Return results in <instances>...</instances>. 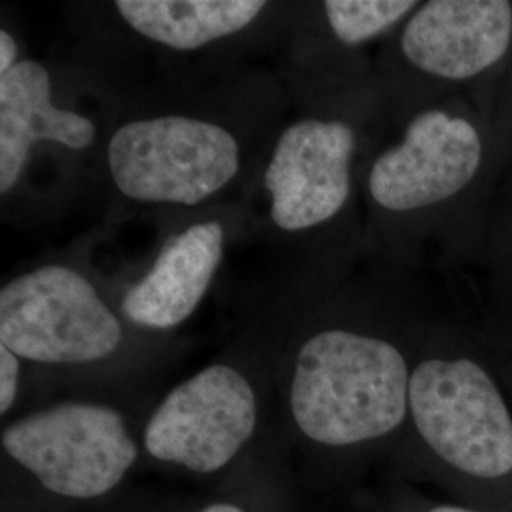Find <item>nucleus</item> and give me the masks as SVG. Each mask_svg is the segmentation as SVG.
I'll return each instance as SVG.
<instances>
[{"label": "nucleus", "instance_id": "3", "mask_svg": "<svg viewBox=\"0 0 512 512\" xmlns=\"http://www.w3.org/2000/svg\"><path fill=\"white\" fill-rule=\"evenodd\" d=\"M488 112L471 99L418 109L368 167L366 192L389 217L427 219L446 258L475 264L490 207L509 175Z\"/></svg>", "mask_w": 512, "mask_h": 512}, {"label": "nucleus", "instance_id": "1", "mask_svg": "<svg viewBox=\"0 0 512 512\" xmlns=\"http://www.w3.org/2000/svg\"><path fill=\"white\" fill-rule=\"evenodd\" d=\"M389 467L391 478L431 482L465 507L512 512V349L471 325L425 336Z\"/></svg>", "mask_w": 512, "mask_h": 512}, {"label": "nucleus", "instance_id": "19", "mask_svg": "<svg viewBox=\"0 0 512 512\" xmlns=\"http://www.w3.org/2000/svg\"><path fill=\"white\" fill-rule=\"evenodd\" d=\"M198 499L188 497H150L137 495L126 497L118 505L103 512H190Z\"/></svg>", "mask_w": 512, "mask_h": 512}, {"label": "nucleus", "instance_id": "17", "mask_svg": "<svg viewBox=\"0 0 512 512\" xmlns=\"http://www.w3.org/2000/svg\"><path fill=\"white\" fill-rule=\"evenodd\" d=\"M490 126L507 164L512 167V57L495 86L490 109Z\"/></svg>", "mask_w": 512, "mask_h": 512}, {"label": "nucleus", "instance_id": "7", "mask_svg": "<svg viewBox=\"0 0 512 512\" xmlns=\"http://www.w3.org/2000/svg\"><path fill=\"white\" fill-rule=\"evenodd\" d=\"M404 65L439 90L440 103L471 99L488 112L512 57V2L429 0L404 19Z\"/></svg>", "mask_w": 512, "mask_h": 512}, {"label": "nucleus", "instance_id": "20", "mask_svg": "<svg viewBox=\"0 0 512 512\" xmlns=\"http://www.w3.org/2000/svg\"><path fill=\"white\" fill-rule=\"evenodd\" d=\"M18 44L6 31L0 33V76L10 73L18 65Z\"/></svg>", "mask_w": 512, "mask_h": 512}, {"label": "nucleus", "instance_id": "12", "mask_svg": "<svg viewBox=\"0 0 512 512\" xmlns=\"http://www.w3.org/2000/svg\"><path fill=\"white\" fill-rule=\"evenodd\" d=\"M118 14L139 35L175 50H196L249 27L262 0H118Z\"/></svg>", "mask_w": 512, "mask_h": 512}, {"label": "nucleus", "instance_id": "11", "mask_svg": "<svg viewBox=\"0 0 512 512\" xmlns=\"http://www.w3.org/2000/svg\"><path fill=\"white\" fill-rule=\"evenodd\" d=\"M95 139L86 116L52 103L50 73L37 61H19L0 76V192L8 194L23 175L37 141L82 150Z\"/></svg>", "mask_w": 512, "mask_h": 512}, {"label": "nucleus", "instance_id": "4", "mask_svg": "<svg viewBox=\"0 0 512 512\" xmlns=\"http://www.w3.org/2000/svg\"><path fill=\"white\" fill-rule=\"evenodd\" d=\"M147 469L141 429L118 406L61 401L0 433L2 512H103Z\"/></svg>", "mask_w": 512, "mask_h": 512}, {"label": "nucleus", "instance_id": "2", "mask_svg": "<svg viewBox=\"0 0 512 512\" xmlns=\"http://www.w3.org/2000/svg\"><path fill=\"white\" fill-rule=\"evenodd\" d=\"M365 325H327L294 349L285 406L300 471L321 490L348 488L391 461L408 423L420 344Z\"/></svg>", "mask_w": 512, "mask_h": 512}, {"label": "nucleus", "instance_id": "13", "mask_svg": "<svg viewBox=\"0 0 512 512\" xmlns=\"http://www.w3.org/2000/svg\"><path fill=\"white\" fill-rule=\"evenodd\" d=\"M473 266L488 306L486 329L512 349V171L497 188Z\"/></svg>", "mask_w": 512, "mask_h": 512}, {"label": "nucleus", "instance_id": "6", "mask_svg": "<svg viewBox=\"0 0 512 512\" xmlns=\"http://www.w3.org/2000/svg\"><path fill=\"white\" fill-rule=\"evenodd\" d=\"M0 346L31 365L92 368L120 357L126 332L84 275L44 266L2 287Z\"/></svg>", "mask_w": 512, "mask_h": 512}, {"label": "nucleus", "instance_id": "18", "mask_svg": "<svg viewBox=\"0 0 512 512\" xmlns=\"http://www.w3.org/2000/svg\"><path fill=\"white\" fill-rule=\"evenodd\" d=\"M23 380V361L10 349L0 346V416L6 418L18 404Z\"/></svg>", "mask_w": 512, "mask_h": 512}, {"label": "nucleus", "instance_id": "10", "mask_svg": "<svg viewBox=\"0 0 512 512\" xmlns=\"http://www.w3.org/2000/svg\"><path fill=\"white\" fill-rule=\"evenodd\" d=\"M224 228L217 220L198 222L175 236L154 266L122 300L129 323L139 329H177L200 306L219 270Z\"/></svg>", "mask_w": 512, "mask_h": 512}, {"label": "nucleus", "instance_id": "9", "mask_svg": "<svg viewBox=\"0 0 512 512\" xmlns=\"http://www.w3.org/2000/svg\"><path fill=\"white\" fill-rule=\"evenodd\" d=\"M355 154L357 129L346 120L306 118L285 129L264 175L275 224L300 232L336 219L351 198Z\"/></svg>", "mask_w": 512, "mask_h": 512}, {"label": "nucleus", "instance_id": "5", "mask_svg": "<svg viewBox=\"0 0 512 512\" xmlns=\"http://www.w3.org/2000/svg\"><path fill=\"white\" fill-rule=\"evenodd\" d=\"M262 397L247 370L213 363L175 385L141 425L147 469L219 486L268 446Z\"/></svg>", "mask_w": 512, "mask_h": 512}, {"label": "nucleus", "instance_id": "8", "mask_svg": "<svg viewBox=\"0 0 512 512\" xmlns=\"http://www.w3.org/2000/svg\"><path fill=\"white\" fill-rule=\"evenodd\" d=\"M107 154L112 181L135 202L198 205L239 171L236 137L188 116L129 122L110 137Z\"/></svg>", "mask_w": 512, "mask_h": 512}, {"label": "nucleus", "instance_id": "15", "mask_svg": "<svg viewBox=\"0 0 512 512\" xmlns=\"http://www.w3.org/2000/svg\"><path fill=\"white\" fill-rule=\"evenodd\" d=\"M416 0H329L323 4L330 31L344 46H361L403 25Z\"/></svg>", "mask_w": 512, "mask_h": 512}, {"label": "nucleus", "instance_id": "16", "mask_svg": "<svg viewBox=\"0 0 512 512\" xmlns=\"http://www.w3.org/2000/svg\"><path fill=\"white\" fill-rule=\"evenodd\" d=\"M378 512H486L465 507L456 501L427 499L412 490L408 482L391 478L389 488L382 494Z\"/></svg>", "mask_w": 512, "mask_h": 512}, {"label": "nucleus", "instance_id": "14", "mask_svg": "<svg viewBox=\"0 0 512 512\" xmlns=\"http://www.w3.org/2000/svg\"><path fill=\"white\" fill-rule=\"evenodd\" d=\"M190 512H302L293 473L281 452L268 446L236 475L198 499Z\"/></svg>", "mask_w": 512, "mask_h": 512}]
</instances>
